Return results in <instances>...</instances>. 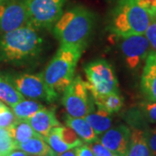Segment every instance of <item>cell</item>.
I'll list each match as a JSON object with an SVG mask.
<instances>
[{
	"mask_svg": "<svg viewBox=\"0 0 156 156\" xmlns=\"http://www.w3.org/2000/svg\"><path fill=\"white\" fill-rule=\"evenodd\" d=\"M101 135L99 140L115 155L127 156L131 128L122 124L110 128Z\"/></svg>",
	"mask_w": 156,
	"mask_h": 156,
	"instance_id": "obj_11",
	"label": "cell"
},
{
	"mask_svg": "<svg viewBox=\"0 0 156 156\" xmlns=\"http://www.w3.org/2000/svg\"><path fill=\"white\" fill-rule=\"evenodd\" d=\"M150 22V15L139 0H119L112 19L111 30L117 37L142 35Z\"/></svg>",
	"mask_w": 156,
	"mask_h": 156,
	"instance_id": "obj_4",
	"label": "cell"
},
{
	"mask_svg": "<svg viewBox=\"0 0 156 156\" xmlns=\"http://www.w3.org/2000/svg\"><path fill=\"white\" fill-rule=\"evenodd\" d=\"M23 100V95L18 91L14 83H11L9 78L0 77V101L14 107Z\"/></svg>",
	"mask_w": 156,
	"mask_h": 156,
	"instance_id": "obj_19",
	"label": "cell"
},
{
	"mask_svg": "<svg viewBox=\"0 0 156 156\" xmlns=\"http://www.w3.org/2000/svg\"><path fill=\"white\" fill-rule=\"evenodd\" d=\"M42 46L43 39L31 24L7 32L0 41V51L8 61L32 59L40 54Z\"/></svg>",
	"mask_w": 156,
	"mask_h": 156,
	"instance_id": "obj_3",
	"label": "cell"
},
{
	"mask_svg": "<svg viewBox=\"0 0 156 156\" xmlns=\"http://www.w3.org/2000/svg\"><path fill=\"white\" fill-rule=\"evenodd\" d=\"M145 36L149 41L150 46L156 52V17L151 18V22L146 30Z\"/></svg>",
	"mask_w": 156,
	"mask_h": 156,
	"instance_id": "obj_27",
	"label": "cell"
},
{
	"mask_svg": "<svg viewBox=\"0 0 156 156\" xmlns=\"http://www.w3.org/2000/svg\"><path fill=\"white\" fill-rule=\"evenodd\" d=\"M17 120V117L15 116L14 113L8 108L5 111L0 113V128H8L11 127Z\"/></svg>",
	"mask_w": 156,
	"mask_h": 156,
	"instance_id": "obj_28",
	"label": "cell"
},
{
	"mask_svg": "<svg viewBox=\"0 0 156 156\" xmlns=\"http://www.w3.org/2000/svg\"><path fill=\"white\" fill-rule=\"evenodd\" d=\"M44 107L42 103L35 100H23L18 102L13 108V113L17 119L28 120L29 118L34 115L37 112L41 110Z\"/></svg>",
	"mask_w": 156,
	"mask_h": 156,
	"instance_id": "obj_21",
	"label": "cell"
},
{
	"mask_svg": "<svg viewBox=\"0 0 156 156\" xmlns=\"http://www.w3.org/2000/svg\"><path fill=\"white\" fill-rule=\"evenodd\" d=\"M30 24L24 0H6L0 4V31L7 33Z\"/></svg>",
	"mask_w": 156,
	"mask_h": 156,
	"instance_id": "obj_9",
	"label": "cell"
},
{
	"mask_svg": "<svg viewBox=\"0 0 156 156\" xmlns=\"http://www.w3.org/2000/svg\"><path fill=\"white\" fill-rule=\"evenodd\" d=\"M65 1L24 0L30 24L36 28H51L62 16Z\"/></svg>",
	"mask_w": 156,
	"mask_h": 156,
	"instance_id": "obj_7",
	"label": "cell"
},
{
	"mask_svg": "<svg viewBox=\"0 0 156 156\" xmlns=\"http://www.w3.org/2000/svg\"><path fill=\"white\" fill-rule=\"evenodd\" d=\"M98 108H101L109 114L119 111L123 105V99L119 93H112L93 98Z\"/></svg>",
	"mask_w": 156,
	"mask_h": 156,
	"instance_id": "obj_20",
	"label": "cell"
},
{
	"mask_svg": "<svg viewBox=\"0 0 156 156\" xmlns=\"http://www.w3.org/2000/svg\"><path fill=\"white\" fill-rule=\"evenodd\" d=\"M9 108L6 106L5 104H4L1 101H0V113L3 111H5V110H6V109H8Z\"/></svg>",
	"mask_w": 156,
	"mask_h": 156,
	"instance_id": "obj_33",
	"label": "cell"
},
{
	"mask_svg": "<svg viewBox=\"0 0 156 156\" xmlns=\"http://www.w3.org/2000/svg\"><path fill=\"white\" fill-rule=\"evenodd\" d=\"M28 122L34 130L44 139L50 134L55 127L61 125L56 119L55 111L45 108L29 118Z\"/></svg>",
	"mask_w": 156,
	"mask_h": 156,
	"instance_id": "obj_13",
	"label": "cell"
},
{
	"mask_svg": "<svg viewBox=\"0 0 156 156\" xmlns=\"http://www.w3.org/2000/svg\"><path fill=\"white\" fill-rule=\"evenodd\" d=\"M94 26V14L83 6L62 12L53 26L54 34L61 45L84 47Z\"/></svg>",
	"mask_w": 156,
	"mask_h": 156,
	"instance_id": "obj_1",
	"label": "cell"
},
{
	"mask_svg": "<svg viewBox=\"0 0 156 156\" xmlns=\"http://www.w3.org/2000/svg\"><path fill=\"white\" fill-rule=\"evenodd\" d=\"M0 156H4L3 154H2V153H1V151H0Z\"/></svg>",
	"mask_w": 156,
	"mask_h": 156,
	"instance_id": "obj_35",
	"label": "cell"
},
{
	"mask_svg": "<svg viewBox=\"0 0 156 156\" xmlns=\"http://www.w3.org/2000/svg\"><path fill=\"white\" fill-rule=\"evenodd\" d=\"M119 37L121 38L120 48L126 63L129 69H134L138 67L140 63L149 54V41L144 34Z\"/></svg>",
	"mask_w": 156,
	"mask_h": 156,
	"instance_id": "obj_10",
	"label": "cell"
},
{
	"mask_svg": "<svg viewBox=\"0 0 156 156\" xmlns=\"http://www.w3.org/2000/svg\"><path fill=\"white\" fill-rule=\"evenodd\" d=\"M137 111L146 123H156V101H148L140 103Z\"/></svg>",
	"mask_w": 156,
	"mask_h": 156,
	"instance_id": "obj_23",
	"label": "cell"
},
{
	"mask_svg": "<svg viewBox=\"0 0 156 156\" xmlns=\"http://www.w3.org/2000/svg\"><path fill=\"white\" fill-rule=\"evenodd\" d=\"M53 129L58 134L60 139L67 145L70 146L72 148H76V147L83 144V141L82 140V139L69 127H63L60 125L55 127Z\"/></svg>",
	"mask_w": 156,
	"mask_h": 156,
	"instance_id": "obj_22",
	"label": "cell"
},
{
	"mask_svg": "<svg viewBox=\"0 0 156 156\" xmlns=\"http://www.w3.org/2000/svg\"><path fill=\"white\" fill-rule=\"evenodd\" d=\"M6 156H31L28 154L27 153H25L24 151L21 150V149H18V148H16L14 150H12L11 152H10Z\"/></svg>",
	"mask_w": 156,
	"mask_h": 156,
	"instance_id": "obj_31",
	"label": "cell"
},
{
	"mask_svg": "<svg viewBox=\"0 0 156 156\" xmlns=\"http://www.w3.org/2000/svg\"><path fill=\"white\" fill-rule=\"evenodd\" d=\"M57 156H76V154L75 152V148H73V149H69L66 152H63L62 154H59Z\"/></svg>",
	"mask_w": 156,
	"mask_h": 156,
	"instance_id": "obj_32",
	"label": "cell"
},
{
	"mask_svg": "<svg viewBox=\"0 0 156 156\" xmlns=\"http://www.w3.org/2000/svg\"><path fill=\"white\" fill-rule=\"evenodd\" d=\"M17 148L31 156H57L42 136H37L17 143Z\"/></svg>",
	"mask_w": 156,
	"mask_h": 156,
	"instance_id": "obj_15",
	"label": "cell"
},
{
	"mask_svg": "<svg viewBox=\"0 0 156 156\" xmlns=\"http://www.w3.org/2000/svg\"><path fill=\"white\" fill-rule=\"evenodd\" d=\"M127 156H153L147 141L145 130L131 128Z\"/></svg>",
	"mask_w": 156,
	"mask_h": 156,
	"instance_id": "obj_14",
	"label": "cell"
},
{
	"mask_svg": "<svg viewBox=\"0 0 156 156\" xmlns=\"http://www.w3.org/2000/svg\"><path fill=\"white\" fill-rule=\"evenodd\" d=\"M5 1H6V0H0V4H2V3H4Z\"/></svg>",
	"mask_w": 156,
	"mask_h": 156,
	"instance_id": "obj_34",
	"label": "cell"
},
{
	"mask_svg": "<svg viewBox=\"0 0 156 156\" xmlns=\"http://www.w3.org/2000/svg\"><path fill=\"white\" fill-rule=\"evenodd\" d=\"M75 152H76V156H95L91 148L87 144L86 145L83 144L79 147H76L75 148Z\"/></svg>",
	"mask_w": 156,
	"mask_h": 156,
	"instance_id": "obj_30",
	"label": "cell"
},
{
	"mask_svg": "<svg viewBox=\"0 0 156 156\" xmlns=\"http://www.w3.org/2000/svg\"><path fill=\"white\" fill-rule=\"evenodd\" d=\"M84 118L90 124L97 135L105 133L112 127L111 114L101 108H98L96 111L94 110Z\"/></svg>",
	"mask_w": 156,
	"mask_h": 156,
	"instance_id": "obj_17",
	"label": "cell"
},
{
	"mask_svg": "<svg viewBox=\"0 0 156 156\" xmlns=\"http://www.w3.org/2000/svg\"><path fill=\"white\" fill-rule=\"evenodd\" d=\"M62 103L68 115L85 117L95 110L94 99L81 76H76L63 91Z\"/></svg>",
	"mask_w": 156,
	"mask_h": 156,
	"instance_id": "obj_6",
	"label": "cell"
},
{
	"mask_svg": "<svg viewBox=\"0 0 156 156\" xmlns=\"http://www.w3.org/2000/svg\"><path fill=\"white\" fill-rule=\"evenodd\" d=\"M13 83L18 91L29 98L52 102L58 97V94L48 87L43 74H23L14 78Z\"/></svg>",
	"mask_w": 156,
	"mask_h": 156,
	"instance_id": "obj_8",
	"label": "cell"
},
{
	"mask_svg": "<svg viewBox=\"0 0 156 156\" xmlns=\"http://www.w3.org/2000/svg\"><path fill=\"white\" fill-rule=\"evenodd\" d=\"M95 156H115L111 151L108 149L99 140L88 144Z\"/></svg>",
	"mask_w": 156,
	"mask_h": 156,
	"instance_id": "obj_26",
	"label": "cell"
},
{
	"mask_svg": "<svg viewBox=\"0 0 156 156\" xmlns=\"http://www.w3.org/2000/svg\"><path fill=\"white\" fill-rule=\"evenodd\" d=\"M87 87L93 98L119 93V84L115 73L109 62L103 59L90 62L84 66Z\"/></svg>",
	"mask_w": 156,
	"mask_h": 156,
	"instance_id": "obj_5",
	"label": "cell"
},
{
	"mask_svg": "<svg viewBox=\"0 0 156 156\" xmlns=\"http://www.w3.org/2000/svg\"><path fill=\"white\" fill-rule=\"evenodd\" d=\"M140 89L146 100L156 101V52L151 51L146 62L140 81Z\"/></svg>",
	"mask_w": 156,
	"mask_h": 156,
	"instance_id": "obj_12",
	"label": "cell"
},
{
	"mask_svg": "<svg viewBox=\"0 0 156 156\" xmlns=\"http://www.w3.org/2000/svg\"><path fill=\"white\" fill-rule=\"evenodd\" d=\"M17 148V143L11 137L6 128H0V151L2 154L6 156L10 152Z\"/></svg>",
	"mask_w": 156,
	"mask_h": 156,
	"instance_id": "obj_25",
	"label": "cell"
},
{
	"mask_svg": "<svg viewBox=\"0 0 156 156\" xmlns=\"http://www.w3.org/2000/svg\"><path fill=\"white\" fill-rule=\"evenodd\" d=\"M84 47L61 45L44 70V78L48 87L60 94L70 84Z\"/></svg>",
	"mask_w": 156,
	"mask_h": 156,
	"instance_id": "obj_2",
	"label": "cell"
},
{
	"mask_svg": "<svg viewBox=\"0 0 156 156\" xmlns=\"http://www.w3.org/2000/svg\"><path fill=\"white\" fill-rule=\"evenodd\" d=\"M6 129L9 131L11 137L13 138L17 144L33 137L41 136L32 128L30 124L29 123L28 120L17 118V120L11 127Z\"/></svg>",
	"mask_w": 156,
	"mask_h": 156,
	"instance_id": "obj_18",
	"label": "cell"
},
{
	"mask_svg": "<svg viewBox=\"0 0 156 156\" xmlns=\"http://www.w3.org/2000/svg\"><path fill=\"white\" fill-rule=\"evenodd\" d=\"M44 140L48 143V145L51 147V149L54 151L56 154H59L63 152L73 149L70 146L67 145L66 143H64L59 137L58 134L56 133L54 129H52V131L50 132V134L45 137Z\"/></svg>",
	"mask_w": 156,
	"mask_h": 156,
	"instance_id": "obj_24",
	"label": "cell"
},
{
	"mask_svg": "<svg viewBox=\"0 0 156 156\" xmlns=\"http://www.w3.org/2000/svg\"><path fill=\"white\" fill-rule=\"evenodd\" d=\"M68 127L72 128L83 142L89 144L97 139V134L84 117H72L68 115L66 118Z\"/></svg>",
	"mask_w": 156,
	"mask_h": 156,
	"instance_id": "obj_16",
	"label": "cell"
},
{
	"mask_svg": "<svg viewBox=\"0 0 156 156\" xmlns=\"http://www.w3.org/2000/svg\"><path fill=\"white\" fill-rule=\"evenodd\" d=\"M145 133L151 153L153 156H156V127L154 128H147Z\"/></svg>",
	"mask_w": 156,
	"mask_h": 156,
	"instance_id": "obj_29",
	"label": "cell"
}]
</instances>
